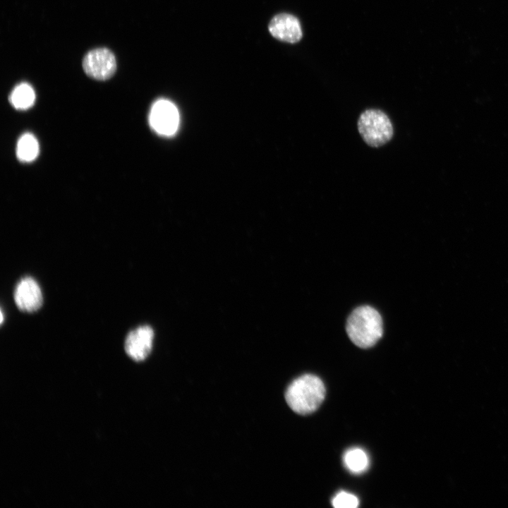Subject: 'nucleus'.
<instances>
[{
	"mask_svg": "<svg viewBox=\"0 0 508 508\" xmlns=\"http://www.w3.org/2000/svg\"><path fill=\"white\" fill-rule=\"evenodd\" d=\"M344 463L346 468L351 473H361L368 468L369 458L364 450L355 447L345 452Z\"/></svg>",
	"mask_w": 508,
	"mask_h": 508,
	"instance_id": "11",
	"label": "nucleus"
},
{
	"mask_svg": "<svg viewBox=\"0 0 508 508\" xmlns=\"http://www.w3.org/2000/svg\"><path fill=\"white\" fill-rule=\"evenodd\" d=\"M153 339L154 330L150 326L138 327L127 334L124 342L125 351L133 361H143L152 351Z\"/></svg>",
	"mask_w": 508,
	"mask_h": 508,
	"instance_id": "7",
	"label": "nucleus"
},
{
	"mask_svg": "<svg viewBox=\"0 0 508 508\" xmlns=\"http://www.w3.org/2000/svg\"><path fill=\"white\" fill-rule=\"evenodd\" d=\"M35 100V93L33 88L25 83L16 86L9 96L12 106L19 110H25L31 107Z\"/></svg>",
	"mask_w": 508,
	"mask_h": 508,
	"instance_id": "9",
	"label": "nucleus"
},
{
	"mask_svg": "<svg viewBox=\"0 0 508 508\" xmlns=\"http://www.w3.org/2000/svg\"><path fill=\"white\" fill-rule=\"evenodd\" d=\"M332 503L336 508H356L358 506L359 501L354 495L341 491L334 496Z\"/></svg>",
	"mask_w": 508,
	"mask_h": 508,
	"instance_id": "12",
	"label": "nucleus"
},
{
	"mask_svg": "<svg viewBox=\"0 0 508 508\" xmlns=\"http://www.w3.org/2000/svg\"><path fill=\"white\" fill-rule=\"evenodd\" d=\"M39 144L35 137L29 133L20 136L17 143L16 155L23 162L33 161L38 155Z\"/></svg>",
	"mask_w": 508,
	"mask_h": 508,
	"instance_id": "10",
	"label": "nucleus"
},
{
	"mask_svg": "<svg viewBox=\"0 0 508 508\" xmlns=\"http://www.w3.org/2000/svg\"><path fill=\"white\" fill-rule=\"evenodd\" d=\"M83 68L90 78L104 80L110 78L116 69L114 54L107 48H97L87 52L83 60Z\"/></svg>",
	"mask_w": 508,
	"mask_h": 508,
	"instance_id": "5",
	"label": "nucleus"
},
{
	"mask_svg": "<svg viewBox=\"0 0 508 508\" xmlns=\"http://www.w3.org/2000/svg\"><path fill=\"white\" fill-rule=\"evenodd\" d=\"M179 121V111L171 102L162 99L152 106L149 122L157 133L164 136L173 135L178 130Z\"/></svg>",
	"mask_w": 508,
	"mask_h": 508,
	"instance_id": "4",
	"label": "nucleus"
},
{
	"mask_svg": "<svg viewBox=\"0 0 508 508\" xmlns=\"http://www.w3.org/2000/svg\"><path fill=\"white\" fill-rule=\"evenodd\" d=\"M346 327L351 341L363 349L375 345L383 333L380 313L369 306L356 308L348 318Z\"/></svg>",
	"mask_w": 508,
	"mask_h": 508,
	"instance_id": "2",
	"label": "nucleus"
},
{
	"mask_svg": "<svg viewBox=\"0 0 508 508\" xmlns=\"http://www.w3.org/2000/svg\"><path fill=\"white\" fill-rule=\"evenodd\" d=\"M13 298L18 308L26 313L38 310L43 303L41 288L37 282L31 277H25L18 282Z\"/></svg>",
	"mask_w": 508,
	"mask_h": 508,
	"instance_id": "6",
	"label": "nucleus"
},
{
	"mask_svg": "<svg viewBox=\"0 0 508 508\" xmlns=\"http://www.w3.org/2000/svg\"><path fill=\"white\" fill-rule=\"evenodd\" d=\"M269 30L275 38L295 43L302 37V30L298 20L288 13H281L274 16L270 23Z\"/></svg>",
	"mask_w": 508,
	"mask_h": 508,
	"instance_id": "8",
	"label": "nucleus"
},
{
	"mask_svg": "<svg viewBox=\"0 0 508 508\" xmlns=\"http://www.w3.org/2000/svg\"><path fill=\"white\" fill-rule=\"evenodd\" d=\"M357 126L364 142L373 147L385 145L394 135L389 116L380 109H368L363 111L358 117Z\"/></svg>",
	"mask_w": 508,
	"mask_h": 508,
	"instance_id": "3",
	"label": "nucleus"
},
{
	"mask_svg": "<svg viewBox=\"0 0 508 508\" xmlns=\"http://www.w3.org/2000/svg\"><path fill=\"white\" fill-rule=\"evenodd\" d=\"M325 397V387L318 376L306 374L295 379L288 387L285 399L296 413L306 415L314 412Z\"/></svg>",
	"mask_w": 508,
	"mask_h": 508,
	"instance_id": "1",
	"label": "nucleus"
}]
</instances>
